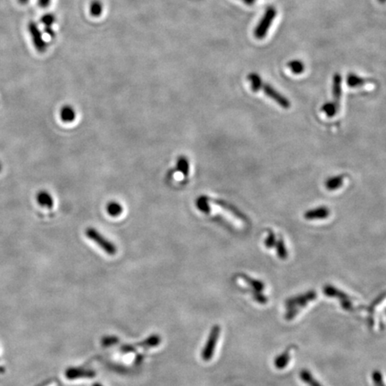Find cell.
I'll return each instance as SVG.
<instances>
[{"instance_id":"12","label":"cell","mask_w":386,"mask_h":386,"mask_svg":"<svg viewBox=\"0 0 386 386\" xmlns=\"http://www.w3.org/2000/svg\"><path fill=\"white\" fill-rule=\"evenodd\" d=\"M60 116L63 123H72L75 119V111L70 105H65L61 109Z\"/></svg>"},{"instance_id":"27","label":"cell","mask_w":386,"mask_h":386,"mask_svg":"<svg viewBox=\"0 0 386 386\" xmlns=\"http://www.w3.org/2000/svg\"><path fill=\"white\" fill-rule=\"evenodd\" d=\"M55 21H56V17H55V15L51 14V13L44 14L42 17H41V19H40L41 24L45 25V27H51L53 24L55 23Z\"/></svg>"},{"instance_id":"6","label":"cell","mask_w":386,"mask_h":386,"mask_svg":"<svg viewBox=\"0 0 386 386\" xmlns=\"http://www.w3.org/2000/svg\"><path fill=\"white\" fill-rule=\"evenodd\" d=\"M219 334H220V327L218 326L212 328L210 334H209V337L207 340V344L204 348L203 353H202V358H203L205 361H208L210 360L213 354H214L215 349L218 344V338H219Z\"/></svg>"},{"instance_id":"34","label":"cell","mask_w":386,"mask_h":386,"mask_svg":"<svg viewBox=\"0 0 386 386\" xmlns=\"http://www.w3.org/2000/svg\"><path fill=\"white\" fill-rule=\"evenodd\" d=\"M378 2L381 4L386 3V0H378Z\"/></svg>"},{"instance_id":"5","label":"cell","mask_w":386,"mask_h":386,"mask_svg":"<svg viewBox=\"0 0 386 386\" xmlns=\"http://www.w3.org/2000/svg\"><path fill=\"white\" fill-rule=\"evenodd\" d=\"M28 30L32 37L33 46L36 50L39 53L46 52L47 43L45 39H43L42 33L40 32L39 26L34 22H30L28 25Z\"/></svg>"},{"instance_id":"3","label":"cell","mask_w":386,"mask_h":386,"mask_svg":"<svg viewBox=\"0 0 386 386\" xmlns=\"http://www.w3.org/2000/svg\"><path fill=\"white\" fill-rule=\"evenodd\" d=\"M209 206H210V209L223 212L226 217L232 218V220H234L235 223H239V224L243 225L247 221L245 217L238 209H236V207H232L231 205L225 203L224 201L209 200Z\"/></svg>"},{"instance_id":"10","label":"cell","mask_w":386,"mask_h":386,"mask_svg":"<svg viewBox=\"0 0 386 386\" xmlns=\"http://www.w3.org/2000/svg\"><path fill=\"white\" fill-rule=\"evenodd\" d=\"M369 82H372V81L369 78L360 77V76L355 74H348L347 85L350 88L363 87L364 85L369 83Z\"/></svg>"},{"instance_id":"18","label":"cell","mask_w":386,"mask_h":386,"mask_svg":"<svg viewBox=\"0 0 386 386\" xmlns=\"http://www.w3.org/2000/svg\"><path fill=\"white\" fill-rule=\"evenodd\" d=\"M287 66L292 74H302L305 71L304 63L301 60H291Z\"/></svg>"},{"instance_id":"33","label":"cell","mask_w":386,"mask_h":386,"mask_svg":"<svg viewBox=\"0 0 386 386\" xmlns=\"http://www.w3.org/2000/svg\"><path fill=\"white\" fill-rule=\"evenodd\" d=\"M17 1L18 3L20 4V5H23V6L27 5L30 2V0H17Z\"/></svg>"},{"instance_id":"16","label":"cell","mask_w":386,"mask_h":386,"mask_svg":"<svg viewBox=\"0 0 386 386\" xmlns=\"http://www.w3.org/2000/svg\"><path fill=\"white\" fill-rule=\"evenodd\" d=\"M291 358V350H287L274 360V366L278 369H285Z\"/></svg>"},{"instance_id":"14","label":"cell","mask_w":386,"mask_h":386,"mask_svg":"<svg viewBox=\"0 0 386 386\" xmlns=\"http://www.w3.org/2000/svg\"><path fill=\"white\" fill-rule=\"evenodd\" d=\"M324 292L327 296L329 297H336L340 301H344V299H347L349 298V296L347 294H345L344 292L338 290V289L334 288L331 285H327L325 288H324Z\"/></svg>"},{"instance_id":"24","label":"cell","mask_w":386,"mask_h":386,"mask_svg":"<svg viewBox=\"0 0 386 386\" xmlns=\"http://www.w3.org/2000/svg\"><path fill=\"white\" fill-rule=\"evenodd\" d=\"M275 247H276V252H277L278 256L281 260H286L287 256H288V252H287V249L285 247V242L282 238L276 241Z\"/></svg>"},{"instance_id":"13","label":"cell","mask_w":386,"mask_h":386,"mask_svg":"<svg viewBox=\"0 0 386 386\" xmlns=\"http://www.w3.org/2000/svg\"><path fill=\"white\" fill-rule=\"evenodd\" d=\"M37 200L41 207H47V208H51L53 207V198L48 191H40L37 196Z\"/></svg>"},{"instance_id":"2","label":"cell","mask_w":386,"mask_h":386,"mask_svg":"<svg viewBox=\"0 0 386 386\" xmlns=\"http://www.w3.org/2000/svg\"><path fill=\"white\" fill-rule=\"evenodd\" d=\"M276 14L277 11L274 7H267L263 16L260 19L259 25H256L254 30V36L256 39H263L267 37V32L269 31L271 25H273Z\"/></svg>"},{"instance_id":"1","label":"cell","mask_w":386,"mask_h":386,"mask_svg":"<svg viewBox=\"0 0 386 386\" xmlns=\"http://www.w3.org/2000/svg\"><path fill=\"white\" fill-rule=\"evenodd\" d=\"M316 298V291H309L305 294L298 295L294 298H290L285 303L289 309L285 318L288 320L292 319L298 314L299 309L305 307L309 302H312L313 299Z\"/></svg>"},{"instance_id":"29","label":"cell","mask_w":386,"mask_h":386,"mask_svg":"<svg viewBox=\"0 0 386 386\" xmlns=\"http://www.w3.org/2000/svg\"><path fill=\"white\" fill-rule=\"evenodd\" d=\"M373 378H374V381H375L376 386H384L382 376H381V374L378 371H376V372L373 374Z\"/></svg>"},{"instance_id":"35","label":"cell","mask_w":386,"mask_h":386,"mask_svg":"<svg viewBox=\"0 0 386 386\" xmlns=\"http://www.w3.org/2000/svg\"><path fill=\"white\" fill-rule=\"evenodd\" d=\"M93 386H102V385H100V384H98V383H95V384H94V385Z\"/></svg>"},{"instance_id":"21","label":"cell","mask_w":386,"mask_h":386,"mask_svg":"<svg viewBox=\"0 0 386 386\" xmlns=\"http://www.w3.org/2000/svg\"><path fill=\"white\" fill-rule=\"evenodd\" d=\"M299 376H301V378H302V381L304 382V383H307V384H309V386H323L321 385L317 381H316L314 377H313L312 375L309 373V371H308V370H302V372L299 373Z\"/></svg>"},{"instance_id":"23","label":"cell","mask_w":386,"mask_h":386,"mask_svg":"<svg viewBox=\"0 0 386 386\" xmlns=\"http://www.w3.org/2000/svg\"><path fill=\"white\" fill-rule=\"evenodd\" d=\"M106 211L111 217H119L123 212V207L117 202H111L108 205Z\"/></svg>"},{"instance_id":"30","label":"cell","mask_w":386,"mask_h":386,"mask_svg":"<svg viewBox=\"0 0 386 386\" xmlns=\"http://www.w3.org/2000/svg\"><path fill=\"white\" fill-rule=\"evenodd\" d=\"M51 3V0H38V5L41 8H47Z\"/></svg>"},{"instance_id":"8","label":"cell","mask_w":386,"mask_h":386,"mask_svg":"<svg viewBox=\"0 0 386 386\" xmlns=\"http://www.w3.org/2000/svg\"><path fill=\"white\" fill-rule=\"evenodd\" d=\"M330 216V210L327 207H319L315 209L307 211L304 214V218L308 220H316L325 219Z\"/></svg>"},{"instance_id":"25","label":"cell","mask_w":386,"mask_h":386,"mask_svg":"<svg viewBox=\"0 0 386 386\" xmlns=\"http://www.w3.org/2000/svg\"><path fill=\"white\" fill-rule=\"evenodd\" d=\"M197 207L202 212H209L211 210L209 199H207V197H200L197 200Z\"/></svg>"},{"instance_id":"26","label":"cell","mask_w":386,"mask_h":386,"mask_svg":"<svg viewBox=\"0 0 386 386\" xmlns=\"http://www.w3.org/2000/svg\"><path fill=\"white\" fill-rule=\"evenodd\" d=\"M102 10H103V8H102V5L100 2H98V1L92 2V5H91V8H90L91 14L92 16H94V17L100 16L102 14Z\"/></svg>"},{"instance_id":"11","label":"cell","mask_w":386,"mask_h":386,"mask_svg":"<svg viewBox=\"0 0 386 386\" xmlns=\"http://www.w3.org/2000/svg\"><path fill=\"white\" fill-rule=\"evenodd\" d=\"M94 376H95V373L80 369H68L67 372V377L70 380L82 378V377H89L90 378V377H93Z\"/></svg>"},{"instance_id":"7","label":"cell","mask_w":386,"mask_h":386,"mask_svg":"<svg viewBox=\"0 0 386 386\" xmlns=\"http://www.w3.org/2000/svg\"><path fill=\"white\" fill-rule=\"evenodd\" d=\"M261 90H263L264 93L270 98L271 99H273L275 103H277L278 105H281L283 109H288L291 106V103L288 100V98H285V96L282 95L280 92H277L274 87H272L270 84L268 83H262L261 86Z\"/></svg>"},{"instance_id":"22","label":"cell","mask_w":386,"mask_h":386,"mask_svg":"<svg viewBox=\"0 0 386 386\" xmlns=\"http://www.w3.org/2000/svg\"><path fill=\"white\" fill-rule=\"evenodd\" d=\"M322 111L327 115V117H334L339 111V106L333 102H327L322 106Z\"/></svg>"},{"instance_id":"17","label":"cell","mask_w":386,"mask_h":386,"mask_svg":"<svg viewBox=\"0 0 386 386\" xmlns=\"http://www.w3.org/2000/svg\"><path fill=\"white\" fill-rule=\"evenodd\" d=\"M248 80L250 82V88L252 90V92H256L261 90V86H262L263 81L261 80V77L259 74H255V73L249 74L248 76Z\"/></svg>"},{"instance_id":"4","label":"cell","mask_w":386,"mask_h":386,"mask_svg":"<svg viewBox=\"0 0 386 386\" xmlns=\"http://www.w3.org/2000/svg\"><path fill=\"white\" fill-rule=\"evenodd\" d=\"M86 236L91 241L95 242V244H97L99 248H101L109 255H115L116 254V246L114 245L112 242H109V240L105 239L98 231H96L95 229H87L86 230Z\"/></svg>"},{"instance_id":"19","label":"cell","mask_w":386,"mask_h":386,"mask_svg":"<svg viewBox=\"0 0 386 386\" xmlns=\"http://www.w3.org/2000/svg\"><path fill=\"white\" fill-rule=\"evenodd\" d=\"M240 278H241V280H242V281L245 282L247 285L251 286V288H252L254 291H260H260H263L264 285L261 282L258 281V280H254L252 278H249V276H247V275H241Z\"/></svg>"},{"instance_id":"32","label":"cell","mask_w":386,"mask_h":386,"mask_svg":"<svg viewBox=\"0 0 386 386\" xmlns=\"http://www.w3.org/2000/svg\"><path fill=\"white\" fill-rule=\"evenodd\" d=\"M241 1H242L246 5H248V6H252L256 3V0H241Z\"/></svg>"},{"instance_id":"28","label":"cell","mask_w":386,"mask_h":386,"mask_svg":"<svg viewBox=\"0 0 386 386\" xmlns=\"http://www.w3.org/2000/svg\"><path fill=\"white\" fill-rule=\"evenodd\" d=\"M275 243H276V239H275L274 232H269L267 239L265 240V246L268 249H270L272 247L275 246Z\"/></svg>"},{"instance_id":"15","label":"cell","mask_w":386,"mask_h":386,"mask_svg":"<svg viewBox=\"0 0 386 386\" xmlns=\"http://www.w3.org/2000/svg\"><path fill=\"white\" fill-rule=\"evenodd\" d=\"M344 178L342 176H334L326 182V188L328 190H335L341 187Z\"/></svg>"},{"instance_id":"20","label":"cell","mask_w":386,"mask_h":386,"mask_svg":"<svg viewBox=\"0 0 386 386\" xmlns=\"http://www.w3.org/2000/svg\"><path fill=\"white\" fill-rule=\"evenodd\" d=\"M189 161L185 157H181L177 162V170L183 176H188L189 175Z\"/></svg>"},{"instance_id":"36","label":"cell","mask_w":386,"mask_h":386,"mask_svg":"<svg viewBox=\"0 0 386 386\" xmlns=\"http://www.w3.org/2000/svg\"><path fill=\"white\" fill-rule=\"evenodd\" d=\"M1 169H2V167H1V165H0V171H1Z\"/></svg>"},{"instance_id":"31","label":"cell","mask_w":386,"mask_h":386,"mask_svg":"<svg viewBox=\"0 0 386 386\" xmlns=\"http://www.w3.org/2000/svg\"><path fill=\"white\" fill-rule=\"evenodd\" d=\"M45 32H46L48 35L50 36L51 38L55 37V32H54L51 27H45Z\"/></svg>"},{"instance_id":"9","label":"cell","mask_w":386,"mask_h":386,"mask_svg":"<svg viewBox=\"0 0 386 386\" xmlns=\"http://www.w3.org/2000/svg\"><path fill=\"white\" fill-rule=\"evenodd\" d=\"M341 98V76L340 74H334L333 79V103L340 108Z\"/></svg>"}]
</instances>
